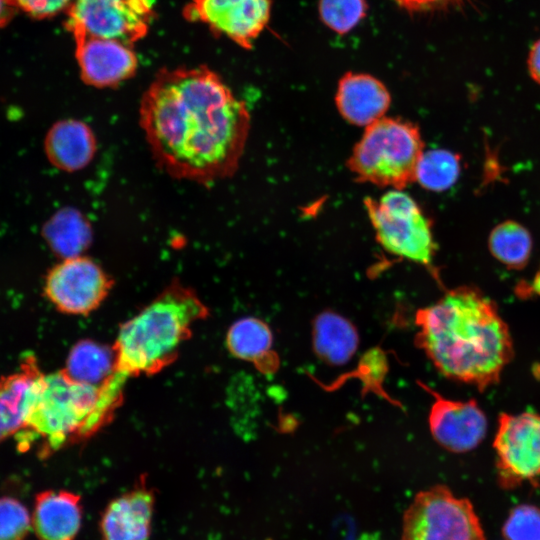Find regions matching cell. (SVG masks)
<instances>
[{"instance_id":"cell-1","label":"cell","mask_w":540,"mask_h":540,"mask_svg":"<svg viewBox=\"0 0 540 540\" xmlns=\"http://www.w3.org/2000/svg\"><path fill=\"white\" fill-rule=\"evenodd\" d=\"M139 114L154 160L170 176L207 185L236 172L250 115L207 67L159 71Z\"/></svg>"},{"instance_id":"cell-2","label":"cell","mask_w":540,"mask_h":540,"mask_svg":"<svg viewBox=\"0 0 540 540\" xmlns=\"http://www.w3.org/2000/svg\"><path fill=\"white\" fill-rule=\"evenodd\" d=\"M415 344L445 377L480 392L500 381L514 355L507 323L479 289L461 286L416 312Z\"/></svg>"},{"instance_id":"cell-3","label":"cell","mask_w":540,"mask_h":540,"mask_svg":"<svg viewBox=\"0 0 540 540\" xmlns=\"http://www.w3.org/2000/svg\"><path fill=\"white\" fill-rule=\"evenodd\" d=\"M208 315L209 309L194 289L172 281L120 327L112 345L114 376L126 383L131 377L160 372L177 359L194 324Z\"/></svg>"},{"instance_id":"cell-4","label":"cell","mask_w":540,"mask_h":540,"mask_svg":"<svg viewBox=\"0 0 540 540\" xmlns=\"http://www.w3.org/2000/svg\"><path fill=\"white\" fill-rule=\"evenodd\" d=\"M118 407L102 387L77 382L61 369L43 374L23 428L15 435L20 452L36 442L38 456L86 439L107 424Z\"/></svg>"},{"instance_id":"cell-5","label":"cell","mask_w":540,"mask_h":540,"mask_svg":"<svg viewBox=\"0 0 540 540\" xmlns=\"http://www.w3.org/2000/svg\"><path fill=\"white\" fill-rule=\"evenodd\" d=\"M365 128L348 159L356 179L397 190L415 182L424 153L419 128L391 117H382Z\"/></svg>"},{"instance_id":"cell-6","label":"cell","mask_w":540,"mask_h":540,"mask_svg":"<svg viewBox=\"0 0 540 540\" xmlns=\"http://www.w3.org/2000/svg\"><path fill=\"white\" fill-rule=\"evenodd\" d=\"M381 246L393 255L431 266L435 254L431 224L415 200L392 189L379 200H364Z\"/></svg>"},{"instance_id":"cell-7","label":"cell","mask_w":540,"mask_h":540,"mask_svg":"<svg viewBox=\"0 0 540 540\" xmlns=\"http://www.w3.org/2000/svg\"><path fill=\"white\" fill-rule=\"evenodd\" d=\"M400 540H485L472 503L445 485L419 492L405 510Z\"/></svg>"},{"instance_id":"cell-8","label":"cell","mask_w":540,"mask_h":540,"mask_svg":"<svg viewBox=\"0 0 540 540\" xmlns=\"http://www.w3.org/2000/svg\"><path fill=\"white\" fill-rule=\"evenodd\" d=\"M493 447L502 488L535 480L540 476V414L501 413Z\"/></svg>"},{"instance_id":"cell-9","label":"cell","mask_w":540,"mask_h":540,"mask_svg":"<svg viewBox=\"0 0 540 540\" xmlns=\"http://www.w3.org/2000/svg\"><path fill=\"white\" fill-rule=\"evenodd\" d=\"M114 280L90 257L62 259L48 272L44 292L58 311L87 316L107 298Z\"/></svg>"},{"instance_id":"cell-10","label":"cell","mask_w":540,"mask_h":540,"mask_svg":"<svg viewBox=\"0 0 540 540\" xmlns=\"http://www.w3.org/2000/svg\"><path fill=\"white\" fill-rule=\"evenodd\" d=\"M153 0H73L66 27L133 46L149 30Z\"/></svg>"},{"instance_id":"cell-11","label":"cell","mask_w":540,"mask_h":540,"mask_svg":"<svg viewBox=\"0 0 540 540\" xmlns=\"http://www.w3.org/2000/svg\"><path fill=\"white\" fill-rule=\"evenodd\" d=\"M271 0H192L183 11L185 18L201 22L245 49L267 26Z\"/></svg>"},{"instance_id":"cell-12","label":"cell","mask_w":540,"mask_h":540,"mask_svg":"<svg viewBox=\"0 0 540 540\" xmlns=\"http://www.w3.org/2000/svg\"><path fill=\"white\" fill-rule=\"evenodd\" d=\"M75 41L82 80L91 86L114 87L134 75L138 60L131 45L95 36L80 28L67 29Z\"/></svg>"},{"instance_id":"cell-13","label":"cell","mask_w":540,"mask_h":540,"mask_svg":"<svg viewBox=\"0 0 540 540\" xmlns=\"http://www.w3.org/2000/svg\"><path fill=\"white\" fill-rule=\"evenodd\" d=\"M421 386L433 396L428 422L431 435L444 449L465 453L475 449L485 438L488 421L486 414L474 399L456 401Z\"/></svg>"},{"instance_id":"cell-14","label":"cell","mask_w":540,"mask_h":540,"mask_svg":"<svg viewBox=\"0 0 540 540\" xmlns=\"http://www.w3.org/2000/svg\"><path fill=\"white\" fill-rule=\"evenodd\" d=\"M156 497L143 477L112 499L99 519L101 540H150Z\"/></svg>"},{"instance_id":"cell-15","label":"cell","mask_w":540,"mask_h":540,"mask_svg":"<svg viewBox=\"0 0 540 540\" xmlns=\"http://www.w3.org/2000/svg\"><path fill=\"white\" fill-rule=\"evenodd\" d=\"M342 117L357 126H368L384 117L391 102L385 85L372 75L347 72L335 96Z\"/></svg>"},{"instance_id":"cell-16","label":"cell","mask_w":540,"mask_h":540,"mask_svg":"<svg viewBox=\"0 0 540 540\" xmlns=\"http://www.w3.org/2000/svg\"><path fill=\"white\" fill-rule=\"evenodd\" d=\"M32 527L39 540H75L82 525L80 495L67 490H45L35 497Z\"/></svg>"},{"instance_id":"cell-17","label":"cell","mask_w":540,"mask_h":540,"mask_svg":"<svg viewBox=\"0 0 540 540\" xmlns=\"http://www.w3.org/2000/svg\"><path fill=\"white\" fill-rule=\"evenodd\" d=\"M42 375L36 357L27 355L18 371L0 378V443L23 428Z\"/></svg>"},{"instance_id":"cell-18","label":"cell","mask_w":540,"mask_h":540,"mask_svg":"<svg viewBox=\"0 0 540 540\" xmlns=\"http://www.w3.org/2000/svg\"><path fill=\"white\" fill-rule=\"evenodd\" d=\"M44 149L53 166L74 172L91 162L97 143L92 129L86 123L65 119L50 128L44 140Z\"/></svg>"},{"instance_id":"cell-19","label":"cell","mask_w":540,"mask_h":540,"mask_svg":"<svg viewBox=\"0 0 540 540\" xmlns=\"http://www.w3.org/2000/svg\"><path fill=\"white\" fill-rule=\"evenodd\" d=\"M273 335L269 326L255 317L234 322L226 335V346L236 358L252 363L263 374L279 368V357L272 349Z\"/></svg>"},{"instance_id":"cell-20","label":"cell","mask_w":540,"mask_h":540,"mask_svg":"<svg viewBox=\"0 0 540 540\" xmlns=\"http://www.w3.org/2000/svg\"><path fill=\"white\" fill-rule=\"evenodd\" d=\"M358 334L350 321L335 312H322L313 322V346L319 358L342 365L358 347Z\"/></svg>"},{"instance_id":"cell-21","label":"cell","mask_w":540,"mask_h":540,"mask_svg":"<svg viewBox=\"0 0 540 540\" xmlns=\"http://www.w3.org/2000/svg\"><path fill=\"white\" fill-rule=\"evenodd\" d=\"M43 237L61 259L83 255L92 242V227L77 209L58 210L43 226Z\"/></svg>"},{"instance_id":"cell-22","label":"cell","mask_w":540,"mask_h":540,"mask_svg":"<svg viewBox=\"0 0 540 540\" xmlns=\"http://www.w3.org/2000/svg\"><path fill=\"white\" fill-rule=\"evenodd\" d=\"M63 370L77 382L102 387L116 371L114 350L93 340H81L70 350Z\"/></svg>"},{"instance_id":"cell-23","label":"cell","mask_w":540,"mask_h":540,"mask_svg":"<svg viewBox=\"0 0 540 540\" xmlns=\"http://www.w3.org/2000/svg\"><path fill=\"white\" fill-rule=\"evenodd\" d=\"M488 247L500 263L510 269H522L531 256L532 237L523 225L507 220L492 229Z\"/></svg>"},{"instance_id":"cell-24","label":"cell","mask_w":540,"mask_h":540,"mask_svg":"<svg viewBox=\"0 0 540 540\" xmlns=\"http://www.w3.org/2000/svg\"><path fill=\"white\" fill-rule=\"evenodd\" d=\"M461 171L458 154L444 149L424 152L417 167L416 181L425 189L442 192L457 181Z\"/></svg>"},{"instance_id":"cell-25","label":"cell","mask_w":540,"mask_h":540,"mask_svg":"<svg viewBox=\"0 0 540 540\" xmlns=\"http://www.w3.org/2000/svg\"><path fill=\"white\" fill-rule=\"evenodd\" d=\"M322 22L338 34L350 32L366 16V0H319Z\"/></svg>"},{"instance_id":"cell-26","label":"cell","mask_w":540,"mask_h":540,"mask_svg":"<svg viewBox=\"0 0 540 540\" xmlns=\"http://www.w3.org/2000/svg\"><path fill=\"white\" fill-rule=\"evenodd\" d=\"M32 527V517L18 499L0 497V540H25Z\"/></svg>"},{"instance_id":"cell-27","label":"cell","mask_w":540,"mask_h":540,"mask_svg":"<svg viewBox=\"0 0 540 540\" xmlns=\"http://www.w3.org/2000/svg\"><path fill=\"white\" fill-rule=\"evenodd\" d=\"M505 540H540V508L521 504L514 507L502 527Z\"/></svg>"},{"instance_id":"cell-28","label":"cell","mask_w":540,"mask_h":540,"mask_svg":"<svg viewBox=\"0 0 540 540\" xmlns=\"http://www.w3.org/2000/svg\"><path fill=\"white\" fill-rule=\"evenodd\" d=\"M16 9L30 17L44 19L52 17L69 7L73 0H7Z\"/></svg>"},{"instance_id":"cell-29","label":"cell","mask_w":540,"mask_h":540,"mask_svg":"<svg viewBox=\"0 0 540 540\" xmlns=\"http://www.w3.org/2000/svg\"><path fill=\"white\" fill-rule=\"evenodd\" d=\"M400 7L409 12H427L450 8L465 0H394Z\"/></svg>"},{"instance_id":"cell-30","label":"cell","mask_w":540,"mask_h":540,"mask_svg":"<svg viewBox=\"0 0 540 540\" xmlns=\"http://www.w3.org/2000/svg\"><path fill=\"white\" fill-rule=\"evenodd\" d=\"M527 67L531 78L540 85V39L535 41L530 48Z\"/></svg>"},{"instance_id":"cell-31","label":"cell","mask_w":540,"mask_h":540,"mask_svg":"<svg viewBox=\"0 0 540 540\" xmlns=\"http://www.w3.org/2000/svg\"><path fill=\"white\" fill-rule=\"evenodd\" d=\"M16 11L17 9L7 0H0V28L4 27L12 20Z\"/></svg>"},{"instance_id":"cell-32","label":"cell","mask_w":540,"mask_h":540,"mask_svg":"<svg viewBox=\"0 0 540 540\" xmlns=\"http://www.w3.org/2000/svg\"><path fill=\"white\" fill-rule=\"evenodd\" d=\"M530 290L540 297V267L533 278Z\"/></svg>"}]
</instances>
